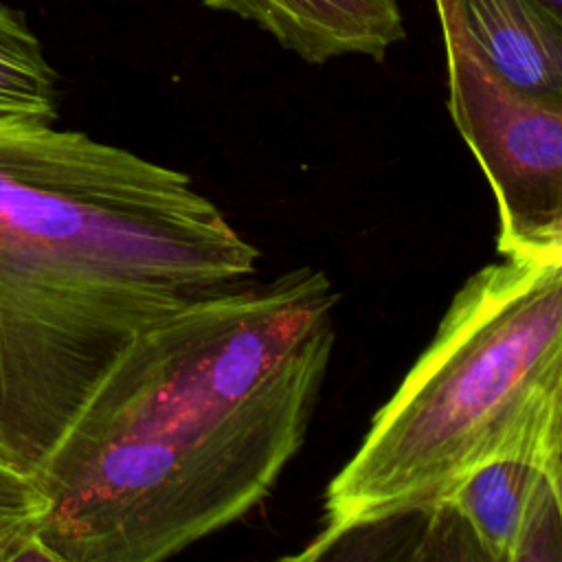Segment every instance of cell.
Wrapping results in <instances>:
<instances>
[{
	"instance_id": "6da1fadb",
	"label": "cell",
	"mask_w": 562,
	"mask_h": 562,
	"mask_svg": "<svg viewBox=\"0 0 562 562\" xmlns=\"http://www.w3.org/2000/svg\"><path fill=\"white\" fill-rule=\"evenodd\" d=\"M336 307L303 266L140 331L33 476L42 560H167L263 503L305 443Z\"/></svg>"
},
{
	"instance_id": "7a4b0ae2",
	"label": "cell",
	"mask_w": 562,
	"mask_h": 562,
	"mask_svg": "<svg viewBox=\"0 0 562 562\" xmlns=\"http://www.w3.org/2000/svg\"><path fill=\"white\" fill-rule=\"evenodd\" d=\"M257 261L184 171L0 121V459L33 479L140 331Z\"/></svg>"
},
{
	"instance_id": "3957f363",
	"label": "cell",
	"mask_w": 562,
	"mask_h": 562,
	"mask_svg": "<svg viewBox=\"0 0 562 562\" xmlns=\"http://www.w3.org/2000/svg\"><path fill=\"white\" fill-rule=\"evenodd\" d=\"M496 457L562 468V259L487 263L452 296L430 345L373 415L323 494L296 560L424 516L465 470Z\"/></svg>"
},
{
	"instance_id": "277c9868",
	"label": "cell",
	"mask_w": 562,
	"mask_h": 562,
	"mask_svg": "<svg viewBox=\"0 0 562 562\" xmlns=\"http://www.w3.org/2000/svg\"><path fill=\"white\" fill-rule=\"evenodd\" d=\"M446 46L448 110L498 211V252L562 259V105L507 83L463 31L452 0H432Z\"/></svg>"
},
{
	"instance_id": "5b68a950",
	"label": "cell",
	"mask_w": 562,
	"mask_h": 562,
	"mask_svg": "<svg viewBox=\"0 0 562 562\" xmlns=\"http://www.w3.org/2000/svg\"><path fill=\"white\" fill-rule=\"evenodd\" d=\"M562 468L496 457L457 476L424 514L465 529L476 555L494 562L562 560Z\"/></svg>"
},
{
	"instance_id": "8992f818",
	"label": "cell",
	"mask_w": 562,
	"mask_h": 562,
	"mask_svg": "<svg viewBox=\"0 0 562 562\" xmlns=\"http://www.w3.org/2000/svg\"><path fill=\"white\" fill-rule=\"evenodd\" d=\"M268 31L283 48L310 64L340 55L382 61L404 40L397 0H202Z\"/></svg>"
},
{
	"instance_id": "52a82bcc",
	"label": "cell",
	"mask_w": 562,
	"mask_h": 562,
	"mask_svg": "<svg viewBox=\"0 0 562 562\" xmlns=\"http://www.w3.org/2000/svg\"><path fill=\"white\" fill-rule=\"evenodd\" d=\"M463 31L520 92L562 105V18L538 0H452Z\"/></svg>"
},
{
	"instance_id": "ba28073f",
	"label": "cell",
	"mask_w": 562,
	"mask_h": 562,
	"mask_svg": "<svg viewBox=\"0 0 562 562\" xmlns=\"http://www.w3.org/2000/svg\"><path fill=\"white\" fill-rule=\"evenodd\" d=\"M57 119V75L37 37L0 4V121L44 123Z\"/></svg>"
},
{
	"instance_id": "9c48e42d",
	"label": "cell",
	"mask_w": 562,
	"mask_h": 562,
	"mask_svg": "<svg viewBox=\"0 0 562 562\" xmlns=\"http://www.w3.org/2000/svg\"><path fill=\"white\" fill-rule=\"evenodd\" d=\"M44 496L35 481L0 459V560H42L35 525Z\"/></svg>"
},
{
	"instance_id": "30bf717a",
	"label": "cell",
	"mask_w": 562,
	"mask_h": 562,
	"mask_svg": "<svg viewBox=\"0 0 562 562\" xmlns=\"http://www.w3.org/2000/svg\"><path fill=\"white\" fill-rule=\"evenodd\" d=\"M544 9H549L553 15L562 18V0H538Z\"/></svg>"
}]
</instances>
